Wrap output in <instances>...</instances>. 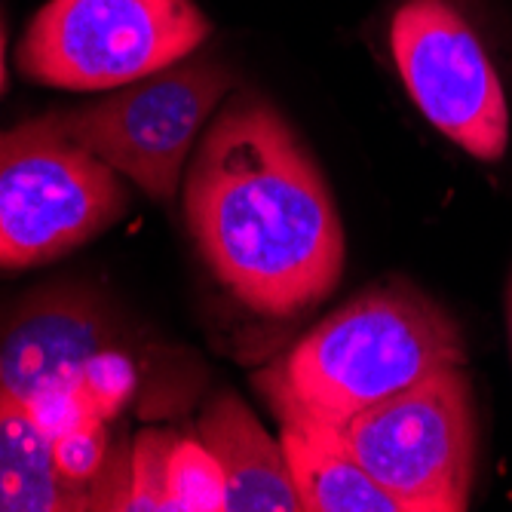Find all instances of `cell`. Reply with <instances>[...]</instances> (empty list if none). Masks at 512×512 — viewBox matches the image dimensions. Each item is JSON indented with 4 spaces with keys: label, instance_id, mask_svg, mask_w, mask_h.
I'll return each instance as SVG.
<instances>
[{
    "label": "cell",
    "instance_id": "9a60e30c",
    "mask_svg": "<svg viewBox=\"0 0 512 512\" xmlns=\"http://www.w3.org/2000/svg\"><path fill=\"white\" fill-rule=\"evenodd\" d=\"M80 390L89 399L92 411H96L102 421H111L135 390L132 362L117 350H108V347L99 350L83 368Z\"/></svg>",
    "mask_w": 512,
    "mask_h": 512
},
{
    "label": "cell",
    "instance_id": "e0dca14e",
    "mask_svg": "<svg viewBox=\"0 0 512 512\" xmlns=\"http://www.w3.org/2000/svg\"><path fill=\"white\" fill-rule=\"evenodd\" d=\"M506 316H509V341H512V279H509V298H506Z\"/></svg>",
    "mask_w": 512,
    "mask_h": 512
},
{
    "label": "cell",
    "instance_id": "30bf717a",
    "mask_svg": "<svg viewBox=\"0 0 512 512\" xmlns=\"http://www.w3.org/2000/svg\"><path fill=\"white\" fill-rule=\"evenodd\" d=\"M279 427L301 512H405L356 460L341 427L316 421H279Z\"/></svg>",
    "mask_w": 512,
    "mask_h": 512
},
{
    "label": "cell",
    "instance_id": "8992f818",
    "mask_svg": "<svg viewBox=\"0 0 512 512\" xmlns=\"http://www.w3.org/2000/svg\"><path fill=\"white\" fill-rule=\"evenodd\" d=\"M356 460L405 512H460L470 503L479 427L463 365L359 411L341 427Z\"/></svg>",
    "mask_w": 512,
    "mask_h": 512
},
{
    "label": "cell",
    "instance_id": "ba28073f",
    "mask_svg": "<svg viewBox=\"0 0 512 512\" xmlns=\"http://www.w3.org/2000/svg\"><path fill=\"white\" fill-rule=\"evenodd\" d=\"M105 341L102 316L86 301L46 295L25 304L0 335V390L25 405L56 390H80L86 362Z\"/></svg>",
    "mask_w": 512,
    "mask_h": 512
},
{
    "label": "cell",
    "instance_id": "4fadbf2b",
    "mask_svg": "<svg viewBox=\"0 0 512 512\" xmlns=\"http://www.w3.org/2000/svg\"><path fill=\"white\" fill-rule=\"evenodd\" d=\"M108 451H111V436H108V421H102V417H92L83 427L53 439L56 473L74 494L86 500V506H89V491L108 460Z\"/></svg>",
    "mask_w": 512,
    "mask_h": 512
},
{
    "label": "cell",
    "instance_id": "8fae6325",
    "mask_svg": "<svg viewBox=\"0 0 512 512\" xmlns=\"http://www.w3.org/2000/svg\"><path fill=\"white\" fill-rule=\"evenodd\" d=\"M89 509L56 473L53 439L31 408L0 390V512H77Z\"/></svg>",
    "mask_w": 512,
    "mask_h": 512
},
{
    "label": "cell",
    "instance_id": "6da1fadb",
    "mask_svg": "<svg viewBox=\"0 0 512 512\" xmlns=\"http://www.w3.org/2000/svg\"><path fill=\"white\" fill-rule=\"evenodd\" d=\"M184 218L218 283L258 316L292 319L344 273V224L316 160L276 108L234 96L184 172Z\"/></svg>",
    "mask_w": 512,
    "mask_h": 512
},
{
    "label": "cell",
    "instance_id": "7a4b0ae2",
    "mask_svg": "<svg viewBox=\"0 0 512 512\" xmlns=\"http://www.w3.org/2000/svg\"><path fill=\"white\" fill-rule=\"evenodd\" d=\"M463 362L460 322L421 289L390 279L313 325L255 384L279 421L344 427L359 411Z\"/></svg>",
    "mask_w": 512,
    "mask_h": 512
},
{
    "label": "cell",
    "instance_id": "5bb4252c",
    "mask_svg": "<svg viewBox=\"0 0 512 512\" xmlns=\"http://www.w3.org/2000/svg\"><path fill=\"white\" fill-rule=\"evenodd\" d=\"M181 433L145 430L132 445V482L126 512H166L169 509V454Z\"/></svg>",
    "mask_w": 512,
    "mask_h": 512
},
{
    "label": "cell",
    "instance_id": "5b68a950",
    "mask_svg": "<svg viewBox=\"0 0 512 512\" xmlns=\"http://www.w3.org/2000/svg\"><path fill=\"white\" fill-rule=\"evenodd\" d=\"M209 31L194 0H50L25 31L19 68L56 89H117L194 56Z\"/></svg>",
    "mask_w": 512,
    "mask_h": 512
},
{
    "label": "cell",
    "instance_id": "7c38bea8",
    "mask_svg": "<svg viewBox=\"0 0 512 512\" xmlns=\"http://www.w3.org/2000/svg\"><path fill=\"white\" fill-rule=\"evenodd\" d=\"M169 512H227V479L206 442L178 436L169 454Z\"/></svg>",
    "mask_w": 512,
    "mask_h": 512
},
{
    "label": "cell",
    "instance_id": "ac0fdd59",
    "mask_svg": "<svg viewBox=\"0 0 512 512\" xmlns=\"http://www.w3.org/2000/svg\"><path fill=\"white\" fill-rule=\"evenodd\" d=\"M0 89H4V31H0Z\"/></svg>",
    "mask_w": 512,
    "mask_h": 512
},
{
    "label": "cell",
    "instance_id": "2e32d148",
    "mask_svg": "<svg viewBox=\"0 0 512 512\" xmlns=\"http://www.w3.org/2000/svg\"><path fill=\"white\" fill-rule=\"evenodd\" d=\"M34 421L43 427V433L56 439L68 430H77L83 427L92 417H99L92 411L89 399L83 396V390H56V393H46L34 402H28Z\"/></svg>",
    "mask_w": 512,
    "mask_h": 512
},
{
    "label": "cell",
    "instance_id": "277c9868",
    "mask_svg": "<svg viewBox=\"0 0 512 512\" xmlns=\"http://www.w3.org/2000/svg\"><path fill=\"white\" fill-rule=\"evenodd\" d=\"M234 89L215 59H181L151 77L117 86L99 102L53 111V123L86 154L132 181L154 203H172L200 135Z\"/></svg>",
    "mask_w": 512,
    "mask_h": 512
},
{
    "label": "cell",
    "instance_id": "3957f363",
    "mask_svg": "<svg viewBox=\"0 0 512 512\" xmlns=\"http://www.w3.org/2000/svg\"><path fill=\"white\" fill-rule=\"evenodd\" d=\"M126 209L123 175L74 145L50 114L0 129V270L56 261Z\"/></svg>",
    "mask_w": 512,
    "mask_h": 512
},
{
    "label": "cell",
    "instance_id": "9c48e42d",
    "mask_svg": "<svg viewBox=\"0 0 512 512\" xmlns=\"http://www.w3.org/2000/svg\"><path fill=\"white\" fill-rule=\"evenodd\" d=\"M197 436L224 470L227 512H301L283 442L261 427L243 399L215 396L200 414Z\"/></svg>",
    "mask_w": 512,
    "mask_h": 512
},
{
    "label": "cell",
    "instance_id": "52a82bcc",
    "mask_svg": "<svg viewBox=\"0 0 512 512\" xmlns=\"http://www.w3.org/2000/svg\"><path fill=\"white\" fill-rule=\"evenodd\" d=\"M390 50L411 102L457 148L494 163L509 145V108L476 31L451 0H405Z\"/></svg>",
    "mask_w": 512,
    "mask_h": 512
}]
</instances>
